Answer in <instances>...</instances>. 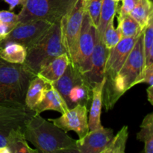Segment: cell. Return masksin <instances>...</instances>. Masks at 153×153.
<instances>
[{"instance_id": "15", "label": "cell", "mask_w": 153, "mask_h": 153, "mask_svg": "<svg viewBox=\"0 0 153 153\" xmlns=\"http://www.w3.org/2000/svg\"><path fill=\"white\" fill-rule=\"evenodd\" d=\"M68 109V106L61 94L50 85L45 92L41 101L33 109V111L37 114H40L43 111L52 110L62 114L67 112Z\"/></svg>"}, {"instance_id": "16", "label": "cell", "mask_w": 153, "mask_h": 153, "mask_svg": "<svg viewBox=\"0 0 153 153\" xmlns=\"http://www.w3.org/2000/svg\"><path fill=\"white\" fill-rule=\"evenodd\" d=\"M105 78L92 88V99L91 102V109L88 117V125L90 130H95L102 127L101 124V114L102 108V93L104 88Z\"/></svg>"}, {"instance_id": "3", "label": "cell", "mask_w": 153, "mask_h": 153, "mask_svg": "<svg viewBox=\"0 0 153 153\" xmlns=\"http://www.w3.org/2000/svg\"><path fill=\"white\" fill-rule=\"evenodd\" d=\"M34 76L23 64H12L0 58V105L26 108L25 94Z\"/></svg>"}, {"instance_id": "9", "label": "cell", "mask_w": 153, "mask_h": 153, "mask_svg": "<svg viewBox=\"0 0 153 153\" xmlns=\"http://www.w3.org/2000/svg\"><path fill=\"white\" fill-rule=\"evenodd\" d=\"M96 38L97 28L92 24L89 15L85 10L79 40L77 53L73 65L82 74L86 73L91 68V57L95 47Z\"/></svg>"}, {"instance_id": "28", "label": "cell", "mask_w": 153, "mask_h": 153, "mask_svg": "<svg viewBox=\"0 0 153 153\" xmlns=\"http://www.w3.org/2000/svg\"><path fill=\"white\" fill-rule=\"evenodd\" d=\"M102 0H89L86 1L85 10L88 12L93 25L97 28L101 13Z\"/></svg>"}, {"instance_id": "23", "label": "cell", "mask_w": 153, "mask_h": 153, "mask_svg": "<svg viewBox=\"0 0 153 153\" xmlns=\"http://www.w3.org/2000/svg\"><path fill=\"white\" fill-rule=\"evenodd\" d=\"M117 28L120 31L122 38L135 37L140 34L143 30L138 22L129 14L117 16Z\"/></svg>"}, {"instance_id": "33", "label": "cell", "mask_w": 153, "mask_h": 153, "mask_svg": "<svg viewBox=\"0 0 153 153\" xmlns=\"http://www.w3.org/2000/svg\"><path fill=\"white\" fill-rule=\"evenodd\" d=\"M7 4H8L10 10H13L18 5H23L26 0H4Z\"/></svg>"}, {"instance_id": "37", "label": "cell", "mask_w": 153, "mask_h": 153, "mask_svg": "<svg viewBox=\"0 0 153 153\" xmlns=\"http://www.w3.org/2000/svg\"></svg>"}, {"instance_id": "1", "label": "cell", "mask_w": 153, "mask_h": 153, "mask_svg": "<svg viewBox=\"0 0 153 153\" xmlns=\"http://www.w3.org/2000/svg\"><path fill=\"white\" fill-rule=\"evenodd\" d=\"M25 137L39 152L78 153L76 140L34 111L25 124Z\"/></svg>"}, {"instance_id": "20", "label": "cell", "mask_w": 153, "mask_h": 153, "mask_svg": "<svg viewBox=\"0 0 153 153\" xmlns=\"http://www.w3.org/2000/svg\"><path fill=\"white\" fill-rule=\"evenodd\" d=\"M117 1L114 0H102L101 13H100V22L97 28V34L102 37L103 34L111 19H114V16L119 7Z\"/></svg>"}, {"instance_id": "22", "label": "cell", "mask_w": 153, "mask_h": 153, "mask_svg": "<svg viewBox=\"0 0 153 153\" xmlns=\"http://www.w3.org/2000/svg\"><path fill=\"white\" fill-rule=\"evenodd\" d=\"M129 15L138 22L142 29H144L150 18L153 16L152 1L139 0Z\"/></svg>"}, {"instance_id": "35", "label": "cell", "mask_w": 153, "mask_h": 153, "mask_svg": "<svg viewBox=\"0 0 153 153\" xmlns=\"http://www.w3.org/2000/svg\"><path fill=\"white\" fill-rule=\"evenodd\" d=\"M114 1H117V2H119V1H122V0H114Z\"/></svg>"}, {"instance_id": "13", "label": "cell", "mask_w": 153, "mask_h": 153, "mask_svg": "<svg viewBox=\"0 0 153 153\" xmlns=\"http://www.w3.org/2000/svg\"><path fill=\"white\" fill-rule=\"evenodd\" d=\"M114 136L111 128L90 130L82 138L76 140L78 153H102Z\"/></svg>"}, {"instance_id": "18", "label": "cell", "mask_w": 153, "mask_h": 153, "mask_svg": "<svg viewBox=\"0 0 153 153\" xmlns=\"http://www.w3.org/2000/svg\"><path fill=\"white\" fill-rule=\"evenodd\" d=\"M49 87L50 85L39 76H36L31 79L25 98V105L28 110L33 111V109L41 101L45 92Z\"/></svg>"}, {"instance_id": "5", "label": "cell", "mask_w": 153, "mask_h": 153, "mask_svg": "<svg viewBox=\"0 0 153 153\" xmlns=\"http://www.w3.org/2000/svg\"><path fill=\"white\" fill-rule=\"evenodd\" d=\"M49 85L61 94L69 108L91 104L93 87L70 63L61 77Z\"/></svg>"}, {"instance_id": "19", "label": "cell", "mask_w": 153, "mask_h": 153, "mask_svg": "<svg viewBox=\"0 0 153 153\" xmlns=\"http://www.w3.org/2000/svg\"><path fill=\"white\" fill-rule=\"evenodd\" d=\"M27 49L15 42L0 43V58L12 64H23L26 58Z\"/></svg>"}, {"instance_id": "27", "label": "cell", "mask_w": 153, "mask_h": 153, "mask_svg": "<svg viewBox=\"0 0 153 153\" xmlns=\"http://www.w3.org/2000/svg\"><path fill=\"white\" fill-rule=\"evenodd\" d=\"M37 149H33L28 146L25 137H19L12 140L6 147V153H36Z\"/></svg>"}, {"instance_id": "17", "label": "cell", "mask_w": 153, "mask_h": 153, "mask_svg": "<svg viewBox=\"0 0 153 153\" xmlns=\"http://www.w3.org/2000/svg\"><path fill=\"white\" fill-rule=\"evenodd\" d=\"M70 61L67 54L64 53L52 59L37 74V76L50 84L61 77Z\"/></svg>"}, {"instance_id": "29", "label": "cell", "mask_w": 153, "mask_h": 153, "mask_svg": "<svg viewBox=\"0 0 153 153\" xmlns=\"http://www.w3.org/2000/svg\"><path fill=\"white\" fill-rule=\"evenodd\" d=\"M0 21L10 30L19 23L18 15L10 10H0Z\"/></svg>"}, {"instance_id": "8", "label": "cell", "mask_w": 153, "mask_h": 153, "mask_svg": "<svg viewBox=\"0 0 153 153\" xmlns=\"http://www.w3.org/2000/svg\"><path fill=\"white\" fill-rule=\"evenodd\" d=\"M86 1L76 0L72 10L61 19V37L70 64L74 65Z\"/></svg>"}, {"instance_id": "36", "label": "cell", "mask_w": 153, "mask_h": 153, "mask_svg": "<svg viewBox=\"0 0 153 153\" xmlns=\"http://www.w3.org/2000/svg\"><path fill=\"white\" fill-rule=\"evenodd\" d=\"M85 1H89V0H85Z\"/></svg>"}, {"instance_id": "14", "label": "cell", "mask_w": 153, "mask_h": 153, "mask_svg": "<svg viewBox=\"0 0 153 153\" xmlns=\"http://www.w3.org/2000/svg\"><path fill=\"white\" fill-rule=\"evenodd\" d=\"M109 49L105 46L102 38L97 34L95 47L91 57V68L88 72L82 74L88 83L94 87L104 78V68Z\"/></svg>"}, {"instance_id": "11", "label": "cell", "mask_w": 153, "mask_h": 153, "mask_svg": "<svg viewBox=\"0 0 153 153\" xmlns=\"http://www.w3.org/2000/svg\"><path fill=\"white\" fill-rule=\"evenodd\" d=\"M52 25V23L44 20L19 22L0 43L15 42L23 45L27 49L37 42Z\"/></svg>"}, {"instance_id": "21", "label": "cell", "mask_w": 153, "mask_h": 153, "mask_svg": "<svg viewBox=\"0 0 153 153\" xmlns=\"http://www.w3.org/2000/svg\"><path fill=\"white\" fill-rule=\"evenodd\" d=\"M137 139L144 143L145 153L153 152V113L145 116L140 124V130L137 134Z\"/></svg>"}, {"instance_id": "26", "label": "cell", "mask_w": 153, "mask_h": 153, "mask_svg": "<svg viewBox=\"0 0 153 153\" xmlns=\"http://www.w3.org/2000/svg\"><path fill=\"white\" fill-rule=\"evenodd\" d=\"M102 41L108 49L116 46L122 39V35L118 28L114 27V19L109 22L102 36Z\"/></svg>"}, {"instance_id": "25", "label": "cell", "mask_w": 153, "mask_h": 153, "mask_svg": "<svg viewBox=\"0 0 153 153\" xmlns=\"http://www.w3.org/2000/svg\"><path fill=\"white\" fill-rule=\"evenodd\" d=\"M144 67L153 64V16L143 29V36Z\"/></svg>"}, {"instance_id": "30", "label": "cell", "mask_w": 153, "mask_h": 153, "mask_svg": "<svg viewBox=\"0 0 153 153\" xmlns=\"http://www.w3.org/2000/svg\"><path fill=\"white\" fill-rule=\"evenodd\" d=\"M138 1L139 0H122V5L118 7L117 12L118 13V16L129 14L137 4Z\"/></svg>"}, {"instance_id": "7", "label": "cell", "mask_w": 153, "mask_h": 153, "mask_svg": "<svg viewBox=\"0 0 153 153\" xmlns=\"http://www.w3.org/2000/svg\"><path fill=\"white\" fill-rule=\"evenodd\" d=\"M32 113L25 107L0 105V153H6L13 140L25 137V124Z\"/></svg>"}, {"instance_id": "4", "label": "cell", "mask_w": 153, "mask_h": 153, "mask_svg": "<svg viewBox=\"0 0 153 153\" xmlns=\"http://www.w3.org/2000/svg\"><path fill=\"white\" fill-rule=\"evenodd\" d=\"M65 52L61 37V21H58L52 23L37 42L27 48L26 58L23 64L37 76L45 65Z\"/></svg>"}, {"instance_id": "2", "label": "cell", "mask_w": 153, "mask_h": 153, "mask_svg": "<svg viewBox=\"0 0 153 153\" xmlns=\"http://www.w3.org/2000/svg\"><path fill=\"white\" fill-rule=\"evenodd\" d=\"M143 36V30L113 82L103 88L102 106L106 111L111 110L127 91L139 84L144 69Z\"/></svg>"}, {"instance_id": "6", "label": "cell", "mask_w": 153, "mask_h": 153, "mask_svg": "<svg viewBox=\"0 0 153 153\" xmlns=\"http://www.w3.org/2000/svg\"><path fill=\"white\" fill-rule=\"evenodd\" d=\"M76 0H26L18 13L19 22L44 20L54 23L72 10Z\"/></svg>"}, {"instance_id": "10", "label": "cell", "mask_w": 153, "mask_h": 153, "mask_svg": "<svg viewBox=\"0 0 153 153\" xmlns=\"http://www.w3.org/2000/svg\"><path fill=\"white\" fill-rule=\"evenodd\" d=\"M140 34L135 37L122 38L116 46L109 49L104 68V78L105 80L104 86L109 85L113 82L126 61Z\"/></svg>"}, {"instance_id": "24", "label": "cell", "mask_w": 153, "mask_h": 153, "mask_svg": "<svg viewBox=\"0 0 153 153\" xmlns=\"http://www.w3.org/2000/svg\"><path fill=\"white\" fill-rule=\"evenodd\" d=\"M128 138V128L124 126L103 149L102 153H124Z\"/></svg>"}, {"instance_id": "31", "label": "cell", "mask_w": 153, "mask_h": 153, "mask_svg": "<svg viewBox=\"0 0 153 153\" xmlns=\"http://www.w3.org/2000/svg\"><path fill=\"white\" fill-rule=\"evenodd\" d=\"M146 83L149 85H153V64L144 67L143 73L139 79V84Z\"/></svg>"}, {"instance_id": "34", "label": "cell", "mask_w": 153, "mask_h": 153, "mask_svg": "<svg viewBox=\"0 0 153 153\" xmlns=\"http://www.w3.org/2000/svg\"><path fill=\"white\" fill-rule=\"evenodd\" d=\"M146 93H147L148 101L153 105V85H149V88L146 89Z\"/></svg>"}, {"instance_id": "12", "label": "cell", "mask_w": 153, "mask_h": 153, "mask_svg": "<svg viewBox=\"0 0 153 153\" xmlns=\"http://www.w3.org/2000/svg\"><path fill=\"white\" fill-rule=\"evenodd\" d=\"M87 105H77L55 119H49L52 122L65 132L73 131L78 134L79 139L82 138L90 131L88 125Z\"/></svg>"}, {"instance_id": "32", "label": "cell", "mask_w": 153, "mask_h": 153, "mask_svg": "<svg viewBox=\"0 0 153 153\" xmlns=\"http://www.w3.org/2000/svg\"><path fill=\"white\" fill-rule=\"evenodd\" d=\"M11 30L0 21V42L4 40Z\"/></svg>"}]
</instances>
